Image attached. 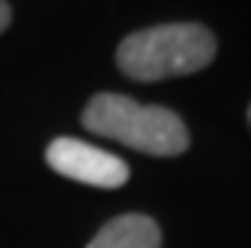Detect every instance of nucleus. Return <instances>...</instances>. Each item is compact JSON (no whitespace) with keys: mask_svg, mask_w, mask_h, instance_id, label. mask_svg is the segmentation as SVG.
I'll use <instances>...</instances> for the list:
<instances>
[{"mask_svg":"<svg viewBox=\"0 0 251 248\" xmlns=\"http://www.w3.org/2000/svg\"><path fill=\"white\" fill-rule=\"evenodd\" d=\"M216 58V39L200 23H168L126 36L116 65L132 81H164L174 74L203 71Z\"/></svg>","mask_w":251,"mask_h":248,"instance_id":"nucleus-1","label":"nucleus"},{"mask_svg":"<svg viewBox=\"0 0 251 248\" xmlns=\"http://www.w3.org/2000/svg\"><path fill=\"white\" fill-rule=\"evenodd\" d=\"M81 123L97 136L116 139L145 155H161V158L180 155L190 145L187 126L180 123L177 113H171L168 107H145L123 94H97L84 107Z\"/></svg>","mask_w":251,"mask_h":248,"instance_id":"nucleus-2","label":"nucleus"},{"mask_svg":"<svg viewBox=\"0 0 251 248\" xmlns=\"http://www.w3.org/2000/svg\"><path fill=\"white\" fill-rule=\"evenodd\" d=\"M45 161L61 177L90 184V187H123L129 181V168L123 158L81 139H55L45 148Z\"/></svg>","mask_w":251,"mask_h":248,"instance_id":"nucleus-3","label":"nucleus"},{"mask_svg":"<svg viewBox=\"0 0 251 248\" xmlns=\"http://www.w3.org/2000/svg\"><path fill=\"white\" fill-rule=\"evenodd\" d=\"M87 248H161V229L142 213H126L106 222Z\"/></svg>","mask_w":251,"mask_h":248,"instance_id":"nucleus-4","label":"nucleus"},{"mask_svg":"<svg viewBox=\"0 0 251 248\" xmlns=\"http://www.w3.org/2000/svg\"><path fill=\"white\" fill-rule=\"evenodd\" d=\"M10 26V7H7V0H0V32Z\"/></svg>","mask_w":251,"mask_h":248,"instance_id":"nucleus-5","label":"nucleus"},{"mask_svg":"<svg viewBox=\"0 0 251 248\" xmlns=\"http://www.w3.org/2000/svg\"><path fill=\"white\" fill-rule=\"evenodd\" d=\"M248 123H251V107H248Z\"/></svg>","mask_w":251,"mask_h":248,"instance_id":"nucleus-6","label":"nucleus"}]
</instances>
